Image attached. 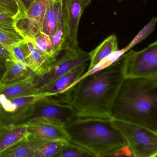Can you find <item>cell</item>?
<instances>
[{
  "instance_id": "6da1fadb",
  "label": "cell",
  "mask_w": 157,
  "mask_h": 157,
  "mask_svg": "<svg viewBox=\"0 0 157 157\" xmlns=\"http://www.w3.org/2000/svg\"><path fill=\"white\" fill-rule=\"evenodd\" d=\"M121 58L104 69L82 76L78 81L68 101L78 117L112 119L113 107L124 79Z\"/></svg>"
},
{
  "instance_id": "7a4b0ae2",
  "label": "cell",
  "mask_w": 157,
  "mask_h": 157,
  "mask_svg": "<svg viewBox=\"0 0 157 157\" xmlns=\"http://www.w3.org/2000/svg\"><path fill=\"white\" fill-rule=\"evenodd\" d=\"M112 116L157 132V78L124 79Z\"/></svg>"
},
{
  "instance_id": "3957f363",
  "label": "cell",
  "mask_w": 157,
  "mask_h": 157,
  "mask_svg": "<svg viewBox=\"0 0 157 157\" xmlns=\"http://www.w3.org/2000/svg\"><path fill=\"white\" fill-rule=\"evenodd\" d=\"M65 127L69 142L84 149L93 157L120 155L128 147L112 119L77 117Z\"/></svg>"
},
{
  "instance_id": "277c9868",
  "label": "cell",
  "mask_w": 157,
  "mask_h": 157,
  "mask_svg": "<svg viewBox=\"0 0 157 157\" xmlns=\"http://www.w3.org/2000/svg\"><path fill=\"white\" fill-rule=\"evenodd\" d=\"M73 106L52 97H44L36 102L15 124L45 122L65 126L76 117Z\"/></svg>"
},
{
  "instance_id": "5b68a950",
  "label": "cell",
  "mask_w": 157,
  "mask_h": 157,
  "mask_svg": "<svg viewBox=\"0 0 157 157\" xmlns=\"http://www.w3.org/2000/svg\"><path fill=\"white\" fill-rule=\"evenodd\" d=\"M112 122L126 141L132 156L157 157V132L126 121L112 118Z\"/></svg>"
},
{
  "instance_id": "8992f818",
  "label": "cell",
  "mask_w": 157,
  "mask_h": 157,
  "mask_svg": "<svg viewBox=\"0 0 157 157\" xmlns=\"http://www.w3.org/2000/svg\"><path fill=\"white\" fill-rule=\"evenodd\" d=\"M124 79L157 78V42L141 51L131 49L121 58Z\"/></svg>"
},
{
  "instance_id": "52a82bcc",
  "label": "cell",
  "mask_w": 157,
  "mask_h": 157,
  "mask_svg": "<svg viewBox=\"0 0 157 157\" xmlns=\"http://www.w3.org/2000/svg\"><path fill=\"white\" fill-rule=\"evenodd\" d=\"M64 55L57 59L47 71L40 77L36 76V88H40L53 81L57 78L73 69L90 60V52L83 51L79 47L76 48H69L65 50Z\"/></svg>"
},
{
  "instance_id": "ba28073f",
  "label": "cell",
  "mask_w": 157,
  "mask_h": 157,
  "mask_svg": "<svg viewBox=\"0 0 157 157\" xmlns=\"http://www.w3.org/2000/svg\"><path fill=\"white\" fill-rule=\"evenodd\" d=\"M89 62L84 63L36 90L35 94L54 98L67 103L69 98L81 77L84 74Z\"/></svg>"
},
{
  "instance_id": "9c48e42d",
  "label": "cell",
  "mask_w": 157,
  "mask_h": 157,
  "mask_svg": "<svg viewBox=\"0 0 157 157\" xmlns=\"http://www.w3.org/2000/svg\"><path fill=\"white\" fill-rule=\"evenodd\" d=\"M56 0H33L27 8L25 16L14 23L16 31L25 39L33 41L43 33L44 16L49 6Z\"/></svg>"
},
{
  "instance_id": "30bf717a",
  "label": "cell",
  "mask_w": 157,
  "mask_h": 157,
  "mask_svg": "<svg viewBox=\"0 0 157 157\" xmlns=\"http://www.w3.org/2000/svg\"><path fill=\"white\" fill-rule=\"evenodd\" d=\"M43 96L31 94L12 99L0 96V126L15 124L33 105Z\"/></svg>"
},
{
  "instance_id": "8fae6325",
  "label": "cell",
  "mask_w": 157,
  "mask_h": 157,
  "mask_svg": "<svg viewBox=\"0 0 157 157\" xmlns=\"http://www.w3.org/2000/svg\"><path fill=\"white\" fill-rule=\"evenodd\" d=\"M91 0H63L62 14L64 25L67 33L69 47H78V30L82 13Z\"/></svg>"
},
{
  "instance_id": "7c38bea8",
  "label": "cell",
  "mask_w": 157,
  "mask_h": 157,
  "mask_svg": "<svg viewBox=\"0 0 157 157\" xmlns=\"http://www.w3.org/2000/svg\"><path fill=\"white\" fill-rule=\"evenodd\" d=\"M28 136L45 140H63L69 142L65 126L45 122L25 124Z\"/></svg>"
},
{
  "instance_id": "4fadbf2b",
  "label": "cell",
  "mask_w": 157,
  "mask_h": 157,
  "mask_svg": "<svg viewBox=\"0 0 157 157\" xmlns=\"http://www.w3.org/2000/svg\"><path fill=\"white\" fill-rule=\"evenodd\" d=\"M28 136L26 124L0 126V154Z\"/></svg>"
},
{
  "instance_id": "5bb4252c",
  "label": "cell",
  "mask_w": 157,
  "mask_h": 157,
  "mask_svg": "<svg viewBox=\"0 0 157 157\" xmlns=\"http://www.w3.org/2000/svg\"><path fill=\"white\" fill-rule=\"evenodd\" d=\"M35 74L23 79L4 85L0 91V96L6 99L35 94Z\"/></svg>"
},
{
  "instance_id": "9a60e30c",
  "label": "cell",
  "mask_w": 157,
  "mask_h": 157,
  "mask_svg": "<svg viewBox=\"0 0 157 157\" xmlns=\"http://www.w3.org/2000/svg\"><path fill=\"white\" fill-rule=\"evenodd\" d=\"M48 141L49 140H42L27 136L0 154V157H34L37 149Z\"/></svg>"
},
{
  "instance_id": "2e32d148",
  "label": "cell",
  "mask_w": 157,
  "mask_h": 157,
  "mask_svg": "<svg viewBox=\"0 0 157 157\" xmlns=\"http://www.w3.org/2000/svg\"><path fill=\"white\" fill-rule=\"evenodd\" d=\"M6 71L0 84L6 85L23 79L34 74L24 62L18 60H6Z\"/></svg>"
},
{
  "instance_id": "e0dca14e",
  "label": "cell",
  "mask_w": 157,
  "mask_h": 157,
  "mask_svg": "<svg viewBox=\"0 0 157 157\" xmlns=\"http://www.w3.org/2000/svg\"><path fill=\"white\" fill-rule=\"evenodd\" d=\"M30 51L32 70L37 77L43 75L57 60L56 57L48 55L37 49L31 40L25 39Z\"/></svg>"
},
{
  "instance_id": "ac0fdd59",
  "label": "cell",
  "mask_w": 157,
  "mask_h": 157,
  "mask_svg": "<svg viewBox=\"0 0 157 157\" xmlns=\"http://www.w3.org/2000/svg\"><path fill=\"white\" fill-rule=\"evenodd\" d=\"M63 0H56L47 10L42 24L43 33L52 36L58 27L62 17Z\"/></svg>"
},
{
  "instance_id": "d6986e66",
  "label": "cell",
  "mask_w": 157,
  "mask_h": 157,
  "mask_svg": "<svg viewBox=\"0 0 157 157\" xmlns=\"http://www.w3.org/2000/svg\"><path fill=\"white\" fill-rule=\"evenodd\" d=\"M118 50L117 37L115 35H112L90 52L91 58L88 70L93 68L102 59Z\"/></svg>"
},
{
  "instance_id": "ffe728a7",
  "label": "cell",
  "mask_w": 157,
  "mask_h": 157,
  "mask_svg": "<svg viewBox=\"0 0 157 157\" xmlns=\"http://www.w3.org/2000/svg\"><path fill=\"white\" fill-rule=\"evenodd\" d=\"M50 37L54 50L58 56L62 51L69 48L67 33L64 25L63 15L56 31Z\"/></svg>"
},
{
  "instance_id": "44dd1931",
  "label": "cell",
  "mask_w": 157,
  "mask_h": 157,
  "mask_svg": "<svg viewBox=\"0 0 157 157\" xmlns=\"http://www.w3.org/2000/svg\"><path fill=\"white\" fill-rule=\"evenodd\" d=\"M9 52L14 60L24 62L32 70L33 64L30 56V51L25 40L13 46L10 48Z\"/></svg>"
},
{
  "instance_id": "7402d4cb",
  "label": "cell",
  "mask_w": 157,
  "mask_h": 157,
  "mask_svg": "<svg viewBox=\"0 0 157 157\" xmlns=\"http://www.w3.org/2000/svg\"><path fill=\"white\" fill-rule=\"evenodd\" d=\"M25 40L24 37L15 29L0 28V44L8 52L13 46Z\"/></svg>"
},
{
  "instance_id": "603a6c76",
  "label": "cell",
  "mask_w": 157,
  "mask_h": 157,
  "mask_svg": "<svg viewBox=\"0 0 157 157\" xmlns=\"http://www.w3.org/2000/svg\"><path fill=\"white\" fill-rule=\"evenodd\" d=\"M67 142L59 140L47 141L37 149L34 157H56Z\"/></svg>"
},
{
  "instance_id": "cb8c5ba5",
  "label": "cell",
  "mask_w": 157,
  "mask_h": 157,
  "mask_svg": "<svg viewBox=\"0 0 157 157\" xmlns=\"http://www.w3.org/2000/svg\"><path fill=\"white\" fill-rule=\"evenodd\" d=\"M32 41L35 47L40 51L56 57L58 56L54 50L50 36L48 35L41 33Z\"/></svg>"
},
{
  "instance_id": "d4e9b609",
  "label": "cell",
  "mask_w": 157,
  "mask_h": 157,
  "mask_svg": "<svg viewBox=\"0 0 157 157\" xmlns=\"http://www.w3.org/2000/svg\"><path fill=\"white\" fill-rule=\"evenodd\" d=\"M126 53L124 49L118 50L114 53H112L111 55L106 56V57L102 59L95 67L90 70L87 71V72H85L82 76H86L90 74H92L96 71L101 70L109 66H111L115 62L117 61L120 59V58L123 56V54Z\"/></svg>"
},
{
  "instance_id": "484cf974",
  "label": "cell",
  "mask_w": 157,
  "mask_h": 157,
  "mask_svg": "<svg viewBox=\"0 0 157 157\" xmlns=\"http://www.w3.org/2000/svg\"><path fill=\"white\" fill-rule=\"evenodd\" d=\"M92 155L84 149L68 142L66 143L56 157H89Z\"/></svg>"
},
{
  "instance_id": "4316f807",
  "label": "cell",
  "mask_w": 157,
  "mask_h": 157,
  "mask_svg": "<svg viewBox=\"0 0 157 157\" xmlns=\"http://www.w3.org/2000/svg\"><path fill=\"white\" fill-rule=\"evenodd\" d=\"M157 21V17L152 18L150 21L138 33L130 42V44L124 48L125 52L129 51L133 47L136 45L138 44L146 39L154 31Z\"/></svg>"
},
{
  "instance_id": "83f0119b",
  "label": "cell",
  "mask_w": 157,
  "mask_h": 157,
  "mask_svg": "<svg viewBox=\"0 0 157 157\" xmlns=\"http://www.w3.org/2000/svg\"><path fill=\"white\" fill-rule=\"evenodd\" d=\"M14 23V16L7 13L0 12V28L15 29Z\"/></svg>"
},
{
  "instance_id": "f1b7e54d",
  "label": "cell",
  "mask_w": 157,
  "mask_h": 157,
  "mask_svg": "<svg viewBox=\"0 0 157 157\" xmlns=\"http://www.w3.org/2000/svg\"><path fill=\"white\" fill-rule=\"evenodd\" d=\"M0 9L14 16L15 19L18 12V7L15 0H0Z\"/></svg>"
},
{
  "instance_id": "f546056e",
  "label": "cell",
  "mask_w": 157,
  "mask_h": 157,
  "mask_svg": "<svg viewBox=\"0 0 157 157\" xmlns=\"http://www.w3.org/2000/svg\"><path fill=\"white\" fill-rule=\"evenodd\" d=\"M18 7V12L15 17V21L23 17L26 13L27 8L22 0H15Z\"/></svg>"
},
{
  "instance_id": "4dcf8cb0",
  "label": "cell",
  "mask_w": 157,
  "mask_h": 157,
  "mask_svg": "<svg viewBox=\"0 0 157 157\" xmlns=\"http://www.w3.org/2000/svg\"><path fill=\"white\" fill-rule=\"evenodd\" d=\"M0 56L6 60H14L10 54L1 44H0Z\"/></svg>"
},
{
  "instance_id": "1f68e13d",
  "label": "cell",
  "mask_w": 157,
  "mask_h": 157,
  "mask_svg": "<svg viewBox=\"0 0 157 157\" xmlns=\"http://www.w3.org/2000/svg\"><path fill=\"white\" fill-rule=\"evenodd\" d=\"M6 60L0 56V81L1 80L6 71Z\"/></svg>"
},
{
  "instance_id": "d6a6232c",
  "label": "cell",
  "mask_w": 157,
  "mask_h": 157,
  "mask_svg": "<svg viewBox=\"0 0 157 157\" xmlns=\"http://www.w3.org/2000/svg\"><path fill=\"white\" fill-rule=\"evenodd\" d=\"M22 1L26 6V8H27L29 4L33 1V0H22Z\"/></svg>"
},
{
  "instance_id": "836d02e7",
  "label": "cell",
  "mask_w": 157,
  "mask_h": 157,
  "mask_svg": "<svg viewBox=\"0 0 157 157\" xmlns=\"http://www.w3.org/2000/svg\"><path fill=\"white\" fill-rule=\"evenodd\" d=\"M4 85H1V84H0V91H1V90H2L3 87H4Z\"/></svg>"
},
{
  "instance_id": "e575fe53",
  "label": "cell",
  "mask_w": 157,
  "mask_h": 157,
  "mask_svg": "<svg viewBox=\"0 0 157 157\" xmlns=\"http://www.w3.org/2000/svg\"><path fill=\"white\" fill-rule=\"evenodd\" d=\"M0 12L6 13V12H4V11L2 10H1V9H0Z\"/></svg>"
},
{
  "instance_id": "d590c367",
  "label": "cell",
  "mask_w": 157,
  "mask_h": 157,
  "mask_svg": "<svg viewBox=\"0 0 157 157\" xmlns=\"http://www.w3.org/2000/svg\"><path fill=\"white\" fill-rule=\"evenodd\" d=\"M117 1H121L122 0H117Z\"/></svg>"
}]
</instances>
